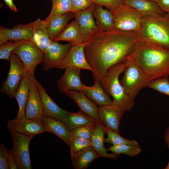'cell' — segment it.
I'll use <instances>...</instances> for the list:
<instances>
[{"instance_id":"obj_47","label":"cell","mask_w":169,"mask_h":169,"mask_svg":"<svg viewBox=\"0 0 169 169\" xmlns=\"http://www.w3.org/2000/svg\"></svg>"},{"instance_id":"obj_10","label":"cell","mask_w":169,"mask_h":169,"mask_svg":"<svg viewBox=\"0 0 169 169\" xmlns=\"http://www.w3.org/2000/svg\"><path fill=\"white\" fill-rule=\"evenodd\" d=\"M84 43L72 45L64 58L58 64L56 68L65 69L74 68L85 69L94 72L93 68L87 61L84 53Z\"/></svg>"},{"instance_id":"obj_25","label":"cell","mask_w":169,"mask_h":169,"mask_svg":"<svg viewBox=\"0 0 169 169\" xmlns=\"http://www.w3.org/2000/svg\"><path fill=\"white\" fill-rule=\"evenodd\" d=\"M127 4L139 11L143 16H160L166 13L162 11L156 2L149 0H123Z\"/></svg>"},{"instance_id":"obj_22","label":"cell","mask_w":169,"mask_h":169,"mask_svg":"<svg viewBox=\"0 0 169 169\" xmlns=\"http://www.w3.org/2000/svg\"><path fill=\"white\" fill-rule=\"evenodd\" d=\"M65 94L76 104L80 110L96 120H100L98 115V106L82 91H69Z\"/></svg>"},{"instance_id":"obj_24","label":"cell","mask_w":169,"mask_h":169,"mask_svg":"<svg viewBox=\"0 0 169 169\" xmlns=\"http://www.w3.org/2000/svg\"><path fill=\"white\" fill-rule=\"evenodd\" d=\"M100 157L92 146L86 147L75 153L71 157L74 169H85L94 160Z\"/></svg>"},{"instance_id":"obj_14","label":"cell","mask_w":169,"mask_h":169,"mask_svg":"<svg viewBox=\"0 0 169 169\" xmlns=\"http://www.w3.org/2000/svg\"><path fill=\"white\" fill-rule=\"evenodd\" d=\"M99 120L107 128L120 134L119 125L124 112L117 106L112 104L98 105Z\"/></svg>"},{"instance_id":"obj_38","label":"cell","mask_w":169,"mask_h":169,"mask_svg":"<svg viewBox=\"0 0 169 169\" xmlns=\"http://www.w3.org/2000/svg\"><path fill=\"white\" fill-rule=\"evenodd\" d=\"M93 3L92 0H71L70 12L75 14L88 8Z\"/></svg>"},{"instance_id":"obj_39","label":"cell","mask_w":169,"mask_h":169,"mask_svg":"<svg viewBox=\"0 0 169 169\" xmlns=\"http://www.w3.org/2000/svg\"><path fill=\"white\" fill-rule=\"evenodd\" d=\"M92 1L97 5L105 7L111 11L123 3V0H92Z\"/></svg>"},{"instance_id":"obj_16","label":"cell","mask_w":169,"mask_h":169,"mask_svg":"<svg viewBox=\"0 0 169 169\" xmlns=\"http://www.w3.org/2000/svg\"><path fill=\"white\" fill-rule=\"evenodd\" d=\"M80 70L74 68L65 69L64 74L57 82L58 88L60 92L65 94L69 91H83L86 86L81 81Z\"/></svg>"},{"instance_id":"obj_40","label":"cell","mask_w":169,"mask_h":169,"mask_svg":"<svg viewBox=\"0 0 169 169\" xmlns=\"http://www.w3.org/2000/svg\"><path fill=\"white\" fill-rule=\"evenodd\" d=\"M9 151L4 145L0 143V169H9L8 162Z\"/></svg>"},{"instance_id":"obj_2","label":"cell","mask_w":169,"mask_h":169,"mask_svg":"<svg viewBox=\"0 0 169 169\" xmlns=\"http://www.w3.org/2000/svg\"><path fill=\"white\" fill-rule=\"evenodd\" d=\"M151 80L169 76V48L140 38L129 57Z\"/></svg>"},{"instance_id":"obj_17","label":"cell","mask_w":169,"mask_h":169,"mask_svg":"<svg viewBox=\"0 0 169 169\" xmlns=\"http://www.w3.org/2000/svg\"><path fill=\"white\" fill-rule=\"evenodd\" d=\"M36 83L41 98L44 116L62 120L69 112L58 106L48 95L42 85L37 80Z\"/></svg>"},{"instance_id":"obj_11","label":"cell","mask_w":169,"mask_h":169,"mask_svg":"<svg viewBox=\"0 0 169 169\" xmlns=\"http://www.w3.org/2000/svg\"><path fill=\"white\" fill-rule=\"evenodd\" d=\"M29 74L30 94L26 106L25 117L42 122L44 116L39 93L34 74Z\"/></svg>"},{"instance_id":"obj_42","label":"cell","mask_w":169,"mask_h":169,"mask_svg":"<svg viewBox=\"0 0 169 169\" xmlns=\"http://www.w3.org/2000/svg\"><path fill=\"white\" fill-rule=\"evenodd\" d=\"M157 3L162 11L169 13V0H159Z\"/></svg>"},{"instance_id":"obj_33","label":"cell","mask_w":169,"mask_h":169,"mask_svg":"<svg viewBox=\"0 0 169 169\" xmlns=\"http://www.w3.org/2000/svg\"><path fill=\"white\" fill-rule=\"evenodd\" d=\"M107 137L105 138L104 142L112 144L113 145L126 144L131 145H139L138 143L134 139L127 140L121 136L120 134L106 127Z\"/></svg>"},{"instance_id":"obj_45","label":"cell","mask_w":169,"mask_h":169,"mask_svg":"<svg viewBox=\"0 0 169 169\" xmlns=\"http://www.w3.org/2000/svg\"><path fill=\"white\" fill-rule=\"evenodd\" d=\"M164 169H169V161L166 166L164 168Z\"/></svg>"},{"instance_id":"obj_20","label":"cell","mask_w":169,"mask_h":169,"mask_svg":"<svg viewBox=\"0 0 169 169\" xmlns=\"http://www.w3.org/2000/svg\"><path fill=\"white\" fill-rule=\"evenodd\" d=\"M48 24L44 20L38 19L33 22V34L30 41L44 53L49 47L52 40L48 31Z\"/></svg>"},{"instance_id":"obj_7","label":"cell","mask_w":169,"mask_h":169,"mask_svg":"<svg viewBox=\"0 0 169 169\" xmlns=\"http://www.w3.org/2000/svg\"><path fill=\"white\" fill-rule=\"evenodd\" d=\"M10 67L7 78L1 91L11 98H15L19 84L27 72L20 59L13 52L10 56Z\"/></svg>"},{"instance_id":"obj_23","label":"cell","mask_w":169,"mask_h":169,"mask_svg":"<svg viewBox=\"0 0 169 169\" xmlns=\"http://www.w3.org/2000/svg\"><path fill=\"white\" fill-rule=\"evenodd\" d=\"M30 94L29 74L28 72L22 79L18 86L15 98L18 104L19 110L17 120L25 118V110Z\"/></svg>"},{"instance_id":"obj_4","label":"cell","mask_w":169,"mask_h":169,"mask_svg":"<svg viewBox=\"0 0 169 169\" xmlns=\"http://www.w3.org/2000/svg\"><path fill=\"white\" fill-rule=\"evenodd\" d=\"M138 33L141 40L169 48V13L143 17Z\"/></svg>"},{"instance_id":"obj_3","label":"cell","mask_w":169,"mask_h":169,"mask_svg":"<svg viewBox=\"0 0 169 169\" xmlns=\"http://www.w3.org/2000/svg\"><path fill=\"white\" fill-rule=\"evenodd\" d=\"M126 61L110 68L100 79L106 93L113 98L111 104L117 106L124 112L131 110L135 103V99L126 93L119 79V75L124 70Z\"/></svg>"},{"instance_id":"obj_44","label":"cell","mask_w":169,"mask_h":169,"mask_svg":"<svg viewBox=\"0 0 169 169\" xmlns=\"http://www.w3.org/2000/svg\"><path fill=\"white\" fill-rule=\"evenodd\" d=\"M164 139L168 148H169V125L165 132Z\"/></svg>"},{"instance_id":"obj_43","label":"cell","mask_w":169,"mask_h":169,"mask_svg":"<svg viewBox=\"0 0 169 169\" xmlns=\"http://www.w3.org/2000/svg\"><path fill=\"white\" fill-rule=\"evenodd\" d=\"M5 4L8 6L11 10L13 12L17 11V7L13 3V0H3Z\"/></svg>"},{"instance_id":"obj_5","label":"cell","mask_w":169,"mask_h":169,"mask_svg":"<svg viewBox=\"0 0 169 169\" xmlns=\"http://www.w3.org/2000/svg\"><path fill=\"white\" fill-rule=\"evenodd\" d=\"M124 75L120 82L126 93L134 99L140 91L146 87L151 80L143 70L129 58L123 72Z\"/></svg>"},{"instance_id":"obj_21","label":"cell","mask_w":169,"mask_h":169,"mask_svg":"<svg viewBox=\"0 0 169 169\" xmlns=\"http://www.w3.org/2000/svg\"><path fill=\"white\" fill-rule=\"evenodd\" d=\"M94 84L92 86H86L83 92L91 100L98 105H111L112 100L104 90L99 78L94 73Z\"/></svg>"},{"instance_id":"obj_28","label":"cell","mask_w":169,"mask_h":169,"mask_svg":"<svg viewBox=\"0 0 169 169\" xmlns=\"http://www.w3.org/2000/svg\"><path fill=\"white\" fill-rule=\"evenodd\" d=\"M53 40L66 41L72 45L84 43L78 21L75 19L68 24L62 31Z\"/></svg>"},{"instance_id":"obj_12","label":"cell","mask_w":169,"mask_h":169,"mask_svg":"<svg viewBox=\"0 0 169 169\" xmlns=\"http://www.w3.org/2000/svg\"><path fill=\"white\" fill-rule=\"evenodd\" d=\"M72 45L69 43L62 44L57 41L52 40L47 50L44 53L43 67L48 71L56 68L59 63L65 56Z\"/></svg>"},{"instance_id":"obj_6","label":"cell","mask_w":169,"mask_h":169,"mask_svg":"<svg viewBox=\"0 0 169 169\" xmlns=\"http://www.w3.org/2000/svg\"><path fill=\"white\" fill-rule=\"evenodd\" d=\"M111 12L116 29L139 31L143 17L139 11L123 3Z\"/></svg>"},{"instance_id":"obj_18","label":"cell","mask_w":169,"mask_h":169,"mask_svg":"<svg viewBox=\"0 0 169 169\" xmlns=\"http://www.w3.org/2000/svg\"><path fill=\"white\" fill-rule=\"evenodd\" d=\"M75 18L79 24L84 43L100 30L94 19L92 6L76 13Z\"/></svg>"},{"instance_id":"obj_34","label":"cell","mask_w":169,"mask_h":169,"mask_svg":"<svg viewBox=\"0 0 169 169\" xmlns=\"http://www.w3.org/2000/svg\"><path fill=\"white\" fill-rule=\"evenodd\" d=\"M27 40H9L1 45L0 46V59H5L9 62L10 56L12 52L20 45L25 43Z\"/></svg>"},{"instance_id":"obj_41","label":"cell","mask_w":169,"mask_h":169,"mask_svg":"<svg viewBox=\"0 0 169 169\" xmlns=\"http://www.w3.org/2000/svg\"><path fill=\"white\" fill-rule=\"evenodd\" d=\"M8 162L10 169H18L17 164L11 150L9 151Z\"/></svg>"},{"instance_id":"obj_27","label":"cell","mask_w":169,"mask_h":169,"mask_svg":"<svg viewBox=\"0 0 169 169\" xmlns=\"http://www.w3.org/2000/svg\"><path fill=\"white\" fill-rule=\"evenodd\" d=\"M42 123L47 132L55 134L69 145L71 131L62 120L44 116Z\"/></svg>"},{"instance_id":"obj_46","label":"cell","mask_w":169,"mask_h":169,"mask_svg":"<svg viewBox=\"0 0 169 169\" xmlns=\"http://www.w3.org/2000/svg\"><path fill=\"white\" fill-rule=\"evenodd\" d=\"M151 1L156 2L157 3V2L159 1V0H149Z\"/></svg>"},{"instance_id":"obj_37","label":"cell","mask_w":169,"mask_h":169,"mask_svg":"<svg viewBox=\"0 0 169 169\" xmlns=\"http://www.w3.org/2000/svg\"><path fill=\"white\" fill-rule=\"evenodd\" d=\"M94 127V124L81 126L71 131L70 138L78 137L91 139Z\"/></svg>"},{"instance_id":"obj_26","label":"cell","mask_w":169,"mask_h":169,"mask_svg":"<svg viewBox=\"0 0 169 169\" xmlns=\"http://www.w3.org/2000/svg\"><path fill=\"white\" fill-rule=\"evenodd\" d=\"M92 9L93 17L100 30L110 31L116 29L111 11L94 3L92 5Z\"/></svg>"},{"instance_id":"obj_9","label":"cell","mask_w":169,"mask_h":169,"mask_svg":"<svg viewBox=\"0 0 169 169\" xmlns=\"http://www.w3.org/2000/svg\"><path fill=\"white\" fill-rule=\"evenodd\" d=\"M13 52L21 60L27 72L33 74L37 65L43 61L44 53L29 40L20 45Z\"/></svg>"},{"instance_id":"obj_1","label":"cell","mask_w":169,"mask_h":169,"mask_svg":"<svg viewBox=\"0 0 169 169\" xmlns=\"http://www.w3.org/2000/svg\"><path fill=\"white\" fill-rule=\"evenodd\" d=\"M140 39L138 32L99 30L85 43L86 59L100 79L113 66L130 57Z\"/></svg>"},{"instance_id":"obj_15","label":"cell","mask_w":169,"mask_h":169,"mask_svg":"<svg viewBox=\"0 0 169 169\" xmlns=\"http://www.w3.org/2000/svg\"><path fill=\"white\" fill-rule=\"evenodd\" d=\"M33 22L14 26L12 28L4 26L0 27V45L8 41L28 40L31 41L33 34Z\"/></svg>"},{"instance_id":"obj_8","label":"cell","mask_w":169,"mask_h":169,"mask_svg":"<svg viewBox=\"0 0 169 169\" xmlns=\"http://www.w3.org/2000/svg\"><path fill=\"white\" fill-rule=\"evenodd\" d=\"M13 142L11 150L18 169H31L29 145L34 136H28L9 131Z\"/></svg>"},{"instance_id":"obj_19","label":"cell","mask_w":169,"mask_h":169,"mask_svg":"<svg viewBox=\"0 0 169 169\" xmlns=\"http://www.w3.org/2000/svg\"><path fill=\"white\" fill-rule=\"evenodd\" d=\"M105 133V127L100 120H96L94 124V129L90 139L92 146L100 157L115 159L119 157V155L113 153H108L106 152L107 149L104 146Z\"/></svg>"},{"instance_id":"obj_29","label":"cell","mask_w":169,"mask_h":169,"mask_svg":"<svg viewBox=\"0 0 169 169\" xmlns=\"http://www.w3.org/2000/svg\"><path fill=\"white\" fill-rule=\"evenodd\" d=\"M96 120L80 110L76 113L69 112L62 120L71 131L79 127L93 125Z\"/></svg>"},{"instance_id":"obj_32","label":"cell","mask_w":169,"mask_h":169,"mask_svg":"<svg viewBox=\"0 0 169 169\" xmlns=\"http://www.w3.org/2000/svg\"><path fill=\"white\" fill-rule=\"evenodd\" d=\"M106 149L107 151H110L116 154H122L130 156H136L142 151L139 145L133 146L126 144L113 145Z\"/></svg>"},{"instance_id":"obj_35","label":"cell","mask_w":169,"mask_h":169,"mask_svg":"<svg viewBox=\"0 0 169 169\" xmlns=\"http://www.w3.org/2000/svg\"><path fill=\"white\" fill-rule=\"evenodd\" d=\"M146 87L169 96L168 76L152 79L149 82Z\"/></svg>"},{"instance_id":"obj_13","label":"cell","mask_w":169,"mask_h":169,"mask_svg":"<svg viewBox=\"0 0 169 169\" xmlns=\"http://www.w3.org/2000/svg\"><path fill=\"white\" fill-rule=\"evenodd\" d=\"M9 131H14L20 134L35 136L47 132L42 122L26 118L21 119L9 120L7 125Z\"/></svg>"},{"instance_id":"obj_36","label":"cell","mask_w":169,"mask_h":169,"mask_svg":"<svg viewBox=\"0 0 169 169\" xmlns=\"http://www.w3.org/2000/svg\"><path fill=\"white\" fill-rule=\"evenodd\" d=\"M69 146L70 149L71 157L77 152L89 146H92L90 139L81 138H74L70 139Z\"/></svg>"},{"instance_id":"obj_30","label":"cell","mask_w":169,"mask_h":169,"mask_svg":"<svg viewBox=\"0 0 169 169\" xmlns=\"http://www.w3.org/2000/svg\"><path fill=\"white\" fill-rule=\"evenodd\" d=\"M75 13L69 12L54 18L49 24L48 27L50 39L53 40L65 28L69 21L75 18Z\"/></svg>"},{"instance_id":"obj_31","label":"cell","mask_w":169,"mask_h":169,"mask_svg":"<svg viewBox=\"0 0 169 169\" xmlns=\"http://www.w3.org/2000/svg\"><path fill=\"white\" fill-rule=\"evenodd\" d=\"M52 1L50 12L44 20L48 25L55 18L70 12L71 0H52Z\"/></svg>"}]
</instances>
